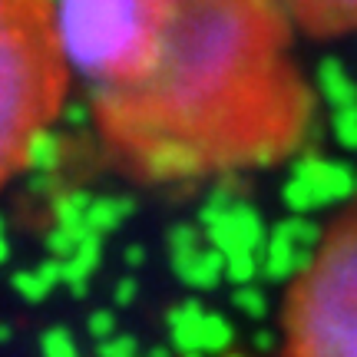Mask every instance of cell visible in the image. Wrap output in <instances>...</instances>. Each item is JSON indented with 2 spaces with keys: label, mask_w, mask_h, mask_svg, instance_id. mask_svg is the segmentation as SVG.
<instances>
[{
  "label": "cell",
  "mask_w": 357,
  "mask_h": 357,
  "mask_svg": "<svg viewBox=\"0 0 357 357\" xmlns=\"http://www.w3.org/2000/svg\"><path fill=\"white\" fill-rule=\"evenodd\" d=\"M56 30L109 166L142 185L281 166L314 136L278 0H56Z\"/></svg>",
  "instance_id": "obj_1"
},
{
  "label": "cell",
  "mask_w": 357,
  "mask_h": 357,
  "mask_svg": "<svg viewBox=\"0 0 357 357\" xmlns=\"http://www.w3.org/2000/svg\"><path fill=\"white\" fill-rule=\"evenodd\" d=\"M70 63L53 0H0V189L66 106Z\"/></svg>",
  "instance_id": "obj_2"
},
{
  "label": "cell",
  "mask_w": 357,
  "mask_h": 357,
  "mask_svg": "<svg viewBox=\"0 0 357 357\" xmlns=\"http://www.w3.org/2000/svg\"><path fill=\"white\" fill-rule=\"evenodd\" d=\"M284 357H357V202L324 229L281 307Z\"/></svg>",
  "instance_id": "obj_3"
},
{
  "label": "cell",
  "mask_w": 357,
  "mask_h": 357,
  "mask_svg": "<svg viewBox=\"0 0 357 357\" xmlns=\"http://www.w3.org/2000/svg\"><path fill=\"white\" fill-rule=\"evenodd\" d=\"M199 225L205 231V242L215 252H222L225 261L238 255H258L268 242L261 215L231 185H218L212 192V199L205 202L202 215H199Z\"/></svg>",
  "instance_id": "obj_4"
},
{
  "label": "cell",
  "mask_w": 357,
  "mask_h": 357,
  "mask_svg": "<svg viewBox=\"0 0 357 357\" xmlns=\"http://www.w3.org/2000/svg\"><path fill=\"white\" fill-rule=\"evenodd\" d=\"M351 195H357V172L347 162L305 155L291 166V176L281 189V202L288 205L291 215H307L344 202Z\"/></svg>",
  "instance_id": "obj_5"
},
{
  "label": "cell",
  "mask_w": 357,
  "mask_h": 357,
  "mask_svg": "<svg viewBox=\"0 0 357 357\" xmlns=\"http://www.w3.org/2000/svg\"><path fill=\"white\" fill-rule=\"evenodd\" d=\"M307 37L331 40L357 30V0H278Z\"/></svg>",
  "instance_id": "obj_6"
},
{
  "label": "cell",
  "mask_w": 357,
  "mask_h": 357,
  "mask_svg": "<svg viewBox=\"0 0 357 357\" xmlns=\"http://www.w3.org/2000/svg\"><path fill=\"white\" fill-rule=\"evenodd\" d=\"M311 252L298 248L291 235V222L281 218L268 229V242H265V252H261V275L268 281H288V278H298L307 265H311Z\"/></svg>",
  "instance_id": "obj_7"
},
{
  "label": "cell",
  "mask_w": 357,
  "mask_h": 357,
  "mask_svg": "<svg viewBox=\"0 0 357 357\" xmlns=\"http://www.w3.org/2000/svg\"><path fill=\"white\" fill-rule=\"evenodd\" d=\"M205 311L199 301H178L176 307H169L166 324H169V344L176 347L178 354H202V324Z\"/></svg>",
  "instance_id": "obj_8"
},
{
  "label": "cell",
  "mask_w": 357,
  "mask_h": 357,
  "mask_svg": "<svg viewBox=\"0 0 357 357\" xmlns=\"http://www.w3.org/2000/svg\"><path fill=\"white\" fill-rule=\"evenodd\" d=\"M318 96L334 113L357 106V79L337 56H324L318 63Z\"/></svg>",
  "instance_id": "obj_9"
},
{
  "label": "cell",
  "mask_w": 357,
  "mask_h": 357,
  "mask_svg": "<svg viewBox=\"0 0 357 357\" xmlns=\"http://www.w3.org/2000/svg\"><path fill=\"white\" fill-rule=\"evenodd\" d=\"M225 265H229L225 255L215 252L212 245H205L195 255L176 258V261H172V271H176V278L182 281V284H189L195 291H212L218 281L225 278Z\"/></svg>",
  "instance_id": "obj_10"
},
{
  "label": "cell",
  "mask_w": 357,
  "mask_h": 357,
  "mask_svg": "<svg viewBox=\"0 0 357 357\" xmlns=\"http://www.w3.org/2000/svg\"><path fill=\"white\" fill-rule=\"evenodd\" d=\"M100 261H102V238L93 235V231H86V238L79 242L77 255L70 258V261H63V284L77 294V298H86L89 278H93V271L100 268Z\"/></svg>",
  "instance_id": "obj_11"
},
{
  "label": "cell",
  "mask_w": 357,
  "mask_h": 357,
  "mask_svg": "<svg viewBox=\"0 0 357 357\" xmlns=\"http://www.w3.org/2000/svg\"><path fill=\"white\" fill-rule=\"evenodd\" d=\"M132 212H136V205H132L129 195H96L86 212V231L106 238V235H113Z\"/></svg>",
  "instance_id": "obj_12"
},
{
  "label": "cell",
  "mask_w": 357,
  "mask_h": 357,
  "mask_svg": "<svg viewBox=\"0 0 357 357\" xmlns=\"http://www.w3.org/2000/svg\"><path fill=\"white\" fill-rule=\"evenodd\" d=\"M205 231L202 225H192V222H176L166 235V245H169V261L176 258H189L195 255L199 248H205Z\"/></svg>",
  "instance_id": "obj_13"
},
{
  "label": "cell",
  "mask_w": 357,
  "mask_h": 357,
  "mask_svg": "<svg viewBox=\"0 0 357 357\" xmlns=\"http://www.w3.org/2000/svg\"><path fill=\"white\" fill-rule=\"evenodd\" d=\"M89 205H93V195H89V192H66V195H60V199H56V225L86 231Z\"/></svg>",
  "instance_id": "obj_14"
},
{
  "label": "cell",
  "mask_w": 357,
  "mask_h": 357,
  "mask_svg": "<svg viewBox=\"0 0 357 357\" xmlns=\"http://www.w3.org/2000/svg\"><path fill=\"white\" fill-rule=\"evenodd\" d=\"M231 344H235L231 324L218 311H208L202 324V354H225Z\"/></svg>",
  "instance_id": "obj_15"
},
{
  "label": "cell",
  "mask_w": 357,
  "mask_h": 357,
  "mask_svg": "<svg viewBox=\"0 0 357 357\" xmlns=\"http://www.w3.org/2000/svg\"><path fill=\"white\" fill-rule=\"evenodd\" d=\"M13 291L20 294L24 301H30V305H40L43 298H50V291L56 288L53 281H47L43 275H40V268H33V271H17L10 278Z\"/></svg>",
  "instance_id": "obj_16"
},
{
  "label": "cell",
  "mask_w": 357,
  "mask_h": 357,
  "mask_svg": "<svg viewBox=\"0 0 357 357\" xmlns=\"http://www.w3.org/2000/svg\"><path fill=\"white\" fill-rule=\"evenodd\" d=\"M83 238H86L83 229H63V225H56V229L47 235V252H50V258H56V261H70V258L77 255V248Z\"/></svg>",
  "instance_id": "obj_17"
},
{
  "label": "cell",
  "mask_w": 357,
  "mask_h": 357,
  "mask_svg": "<svg viewBox=\"0 0 357 357\" xmlns=\"http://www.w3.org/2000/svg\"><path fill=\"white\" fill-rule=\"evenodd\" d=\"M40 354L43 357H79L77 337L66 328H47L40 334Z\"/></svg>",
  "instance_id": "obj_18"
},
{
  "label": "cell",
  "mask_w": 357,
  "mask_h": 357,
  "mask_svg": "<svg viewBox=\"0 0 357 357\" xmlns=\"http://www.w3.org/2000/svg\"><path fill=\"white\" fill-rule=\"evenodd\" d=\"M231 305L242 311L245 318H252V321H261L265 318V311H268V298L261 288H255V284H245V288H235L231 291Z\"/></svg>",
  "instance_id": "obj_19"
},
{
  "label": "cell",
  "mask_w": 357,
  "mask_h": 357,
  "mask_svg": "<svg viewBox=\"0 0 357 357\" xmlns=\"http://www.w3.org/2000/svg\"><path fill=\"white\" fill-rule=\"evenodd\" d=\"M331 132L344 149H354L357 153V106L354 109H341V113L331 116Z\"/></svg>",
  "instance_id": "obj_20"
},
{
  "label": "cell",
  "mask_w": 357,
  "mask_h": 357,
  "mask_svg": "<svg viewBox=\"0 0 357 357\" xmlns=\"http://www.w3.org/2000/svg\"><path fill=\"white\" fill-rule=\"evenodd\" d=\"M56 155H60V139L50 132H43L37 142H33V149H30V169H53L56 166Z\"/></svg>",
  "instance_id": "obj_21"
},
{
  "label": "cell",
  "mask_w": 357,
  "mask_h": 357,
  "mask_svg": "<svg viewBox=\"0 0 357 357\" xmlns=\"http://www.w3.org/2000/svg\"><path fill=\"white\" fill-rule=\"evenodd\" d=\"M86 334L96 341V344H102V341L116 337V334H119V331H116V314H113V311H106V307H102V311H93V314L86 318Z\"/></svg>",
  "instance_id": "obj_22"
},
{
  "label": "cell",
  "mask_w": 357,
  "mask_h": 357,
  "mask_svg": "<svg viewBox=\"0 0 357 357\" xmlns=\"http://www.w3.org/2000/svg\"><path fill=\"white\" fill-rule=\"evenodd\" d=\"M139 354V341L132 334H116L109 341L96 344V357H136Z\"/></svg>",
  "instance_id": "obj_23"
},
{
  "label": "cell",
  "mask_w": 357,
  "mask_h": 357,
  "mask_svg": "<svg viewBox=\"0 0 357 357\" xmlns=\"http://www.w3.org/2000/svg\"><path fill=\"white\" fill-rule=\"evenodd\" d=\"M136 294H139V284H136V278H119V281H116V291H113L116 307H129L132 301H136Z\"/></svg>",
  "instance_id": "obj_24"
},
{
  "label": "cell",
  "mask_w": 357,
  "mask_h": 357,
  "mask_svg": "<svg viewBox=\"0 0 357 357\" xmlns=\"http://www.w3.org/2000/svg\"><path fill=\"white\" fill-rule=\"evenodd\" d=\"M123 258H126L129 268H139V265H146V248L142 245H129L126 252H123Z\"/></svg>",
  "instance_id": "obj_25"
},
{
  "label": "cell",
  "mask_w": 357,
  "mask_h": 357,
  "mask_svg": "<svg viewBox=\"0 0 357 357\" xmlns=\"http://www.w3.org/2000/svg\"><path fill=\"white\" fill-rule=\"evenodd\" d=\"M10 261V242H7V235H0V265H7Z\"/></svg>",
  "instance_id": "obj_26"
},
{
  "label": "cell",
  "mask_w": 357,
  "mask_h": 357,
  "mask_svg": "<svg viewBox=\"0 0 357 357\" xmlns=\"http://www.w3.org/2000/svg\"><path fill=\"white\" fill-rule=\"evenodd\" d=\"M146 357H172V347H169V344H155Z\"/></svg>",
  "instance_id": "obj_27"
},
{
  "label": "cell",
  "mask_w": 357,
  "mask_h": 357,
  "mask_svg": "<svg viewBox=\"0 0 357 357\" xmlns=\"http://www.w3.org/2000/svg\"><path fill=\"white\" fill-rule=\"evenodd\" d=\"M0 341H10V328H0Z\"/></svg>",
  "instance_id": "obj_28"
},
{
  "label": "cell",
  "mask_w": 357,
  "mask_h": 357,
  "mask_svg": "<svg viewBox=\"0 0 357 357\" xmlns=\"http://www.w3.org/2000/svg\"><path fill=\"white\" fill-rule=\"evenodd\" d=\"M178 357H205V354H178Z\"/></svg>",
  "instance_id": "obj_29"
},
{
  "label": "cell",
  "mask_w": 357,
  "mask_h": 357,
  "mask_svg": "<svg viewBox=\"0 0 357 357\" xmlns=\"http://www.w3.org/2000/svg\"><path fill=\"white\" fill-rule=\"evenodd\" d=\"M0 235H3V215H0Z\"/></svg>",
  "instance_id": "obj_30"
},
{
  "label": "cell",
  "mask_w": 357,
  "mask_h": 357,
  "mask_svg": "<svg viewBox=\"0 0 357 357\" xmlns=\"http://www.w3.org/2000/svg\"><path fill=\"white\" fill-rule=\"evenodd\" d=\"M136 357H142V354H136Z\"/></svg>",
  "instance_id": "obj_31"
}]
</instances>
